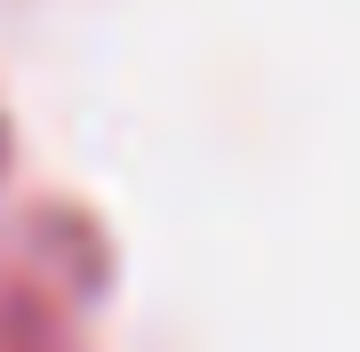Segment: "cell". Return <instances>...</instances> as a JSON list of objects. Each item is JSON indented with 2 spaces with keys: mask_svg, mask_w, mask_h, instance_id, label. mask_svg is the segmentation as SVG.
Listing matches in <instances>:
<instances>
[{
  "mask_svg": "<svg viewBox=\"0 0 360 352\" xmlns=\"http://www.w3.org/2000/svg\"><path fill=\"white\" fill-rule=\"evenodd\" d=\"M0 352H72V328L49 304V288L16 273H0Z\"/></svg>",
  "mask_w": 360,
  "mask_h": 352,
  "instance_id": "6da1fadb",
  "label": "cell"
}]
</instances>
